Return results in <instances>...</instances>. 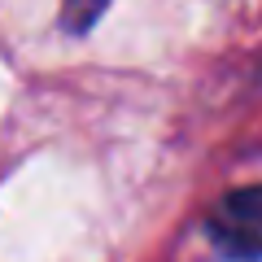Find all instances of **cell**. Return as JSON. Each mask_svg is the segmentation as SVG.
<instances>
[{"instance_id": "cell-1", "label": "cell", "mask_w": 262, "mask_h": 262, "mask_svg": "<svg viewBox=\"0 0 262 262\" xmlns=\"http://www.w3.org/2000/svg\"><path fill=\"white\" fill-rule=\"evenodd\" d=\"M210 236L232 258H262V184L227 192L210 214Z\"/></svg>"}, {"instance_id": "cell-2", "label": "cell", "mask_w": 262, "mask_h": 262, "mask_svg": "<svg viewBox=\"0 0 262 262\" xmlns=\"http://www.w3.org/2000/svg\"><path fill=\"white\" fill-rule=\"evenodd\" d=\"M105 5H110V0H61V27L70 31V35H83V31L105 13Z\"/></svg>"}]
</instances>
